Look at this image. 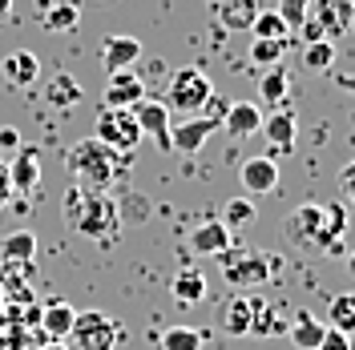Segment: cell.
I'll use <instances>...</instances> for the list:
<instances>
[{"instance_id": "obj_27", "label": "cell", "mask_w": 355, "mask_h": 350, "mask_svg": "<svg viewBox=\"0 0 355 350\" xmlns=\"http://www.w3.org/2000/svg\"><path fill=\"white\" fill-rule=\"evenodd\" d=\"M206 338L210 334L198 326H170V330H162V350H202Z\"/></svg>"}, {"instance_id": "obj_1", "label": "cell", "mask_w": 355, "mask_h": 350, "mask_svg": "<svg viewBox=\"0 0 355 350\" xmlns=\"http://www.w3.org/2000/svg\"><path fill=\"white\" fill-rule=\"evenodd\" d=\"M283 234L295 250H307V254H323V258L347 254L343 250L347 210L343 201H303L283 218Z\"/></svg>"}, {"instance_id": "obj_31", "label": "cell", "mask_w": 355, "mask_h": 350, "mask_svg": "<svg viewBox=\"0 0 355 350\" xmlns=\"http://www.w3.org/2000/svg\"><path fill=\"white\" fill-rule=\"evenodd\" d=\"M287 48H291L287 37H283V41H259V37H254V44H250V61L263 65V68H275L283 57H287Z\"/></svg>"}, {"instance_id": "obj_46", "label": "cell", "mask_w": 355, "mask_h": 350, "mask_svg": "<svg viewBox=\"0 0 355 350\" xmlns=\"http://www.w3.org/2000/svg\"><path fill=\"white\" fill-rule=\"evenodd\" d=\"M4 310H8V298H4V290H0V318H4Z\"/></svg>"}, {"instance_id": "obj_39", "label": "cell", "mask_w": 355, "mask_h": 350, "mask_svg": "<svg viewBox=\"0 0 355 350\" xmlns=\"http://www.w3.org/2000/svg\"><path fill=\"white\" fill-rule=\"evenodd\" d=\"M299 37H303V41H327V37H323V28H319V24H315V21H311V17H307V21H303V28H299Z\"/></svg>"}, {"instance_id": "obj_17", "label": "cell", "mask_w": 355, "mask_h": 350, "mask_svg": "<svg viewBox=\"0 0 355 350\" xmlns=\"http://www.w3.org/2000/svg\"><path fill=\"white\" fill-rule=\"evenodd\" d=\"M230 246H234V234L222 225V218L202 221L198 230L190 234V250H194V254H202V258H218L222 250H230Z\"/></svg>"}, {"instance_id": "obj_35", "label": "cell", "mask_w": 355, "mask_h": 350, "mask_svg": "<svg viewBox=\"0 0 355 350\" xmlns=\"http://www.w3.org/2000/svg\"><path fill=\"white\" fill-rule=\"evenodd\" d=\"M275 12L283 17V24H287L291 33H299L303 21H307V12H311V0H279V8H275Z\"/></svg>"}, {"instance_id": "obj_10", "label": "cell", "mask_w": 355, "mask_h": 350, "mask_svg": "<svg viewBox=\"0 0 355 350\" xmlns=\"http://www.w3.org/2000/svg\"><path fill=\"white\" fill-rule=\"evenodd\" d=\"M218 129L210 117H182L178 125H170V154H182V157H194L210 141V133Z\"/></svg>"}, {"instance_id": "obj_18", "label": "cell", "mask_w": 355, "mask_h": 350, "mask_svg": "<svg viewBox=\"0 0 355 350\" xmlns=\"http://www.w3.org/2000/svg\"><path fill=\"white\" fill-rule=\"evenodd\" d=\"M133 117H137V125H141V133H150V137H157V145L162 149H170V109L162 105V101H137L133 105Z\"/></svg>"}, {"instance_id": "obj_12", "label": "cell", "mask_w": 355, "mask_h": 350, "mask_svg": "<svg viewBox=\"0 0 355 350\" xmlns=\"http://www.w3.org/2000/svg\"><path fill=\"white\" fill-rule=\"evenodd\" d=\"M0 73L12 89H33L41 81V57L33 48H17V53L0 57Z\"/></svg>"}, {"instance_id": "obj_32", "label": "cell", "mask_w": 355, "mask_h": 350, "mask_svg": "<svg viewBox=\"0 0 355 350\" xmlns=\"http://www.w3.org/2000/svg\"><path fill=\"white\" fill-rule=\"evenodd\" d=\"M250 33H254L259 41H283L291 28L283 24V17H279L275 8H266V12L259 8V17H254V24H250Z\"/></svg>"}, {"instance_id": "obj_14", "label": "cell", "mask_w": 355, "mask_h": 350, "mask_svg": "<svg viewBox=\"0 0 355 350\" xmlns=\"http://www.w3.org/2000/svg\"><path fill=\"white\" fill-rule=\"evenodd\" d=\"M239 181H243V190L250 197L275 194L279 190V165H275V157H246L243 169H239Z\"/></svg>"}, {"instance_id": "obj_4", "label": "cell", "mask_w": 355, "mask_h": 350, "mask_svg": "<svg viewBox=\"0 0 355 350\" xmlns=\"http://www.w3.org/2000/svg\"><path fill=\"white\" fill-rule=\"evenodd\" d=\"M222 262V274H226V282L239 286V290H254V286H266L270 278H275V270H279V262L270 258V254H263V250H246V246H230V250H222L218 254Z\"/></svg>"}, {"instance_id": "obj_2", "label": "cell", "mask_w": 355, "mask_h": 350, "mask_svg": "<svg viewBox=\"0 0 355 350\" xmlns=\"http://www.w3.org/2000/svg\"><path fill=\"white\" fill-rule=\"evenodd\" d=\"M61 214L77 234L97 241H110L113 230L121 225V205L113 197H105V190H85V185L69 190L65 201H61Z\"/></svg>"}, {"instance_id": "obj_42", "label": "cell", "mask_w": 355, "mask_h": 350, "mask_svg": "<svg viewBox=\"0 0 355 350\" xmlns=\"http://www.w3.org/2000/svg\"><path fill=\"white\" fill-rule=\"evenodd\" d=\"M24 322L28 326H41V306H24Z\"/></svg>"}, {"instance_id": "obj_15", "label": "cell", "mask_w": 355, "mask_h": 350, "mask_svg": "<svg viewBox=\"0 0 355 350\" xmlns=\"http://www.w3.org/2000/svg\"><path fill=\"white\" fill-rule=\"evenodd\" d=\"M141 61V41L137 37H125V33H113L101 41V65L117 73V68H133Z\"/></svg>"}, {"instance_id": "obj_38", "label": "cell", "mask_w": 355, "mask_h": 350, "mask_svg": "<svg viewBox=\"0 0 355 350\" xmlns=\"http://www.w3.org/2000/svg\"><path fill=\"white\" fill-rule=\"evenodd\" d=\"M339 190L355 201V161H352V165H343V174H339Z\"/></svg>"}, {"instance_id": "obj_26", "label": "cell", "mask_w": 355, "mask_h": 350, "mask_svg": "<svg viewBox=\"0 0 355 350\" xmlns=\"http://www.w3.org/2000/svg\"><path fill=\"white\" fill-rule=\"evenodd\" d=\"M0 254L17 266H28L37 258V238H33L28 230H17V234H8V238L0 241Z\"/></svg>"}, {"instance_id": "obj_45", "label": "cell", "mask_w": 355, "mask_h": 350, "mask_svg": "<svg viewBox=\"0 0 355 350\" xmlns=\"http://www.w3.org/2000/svg\"><path fill=\"white\" fill-rule=\"evenodd\" d=\"M347 274H352V278H355V250H352V254H347Z\"/></svg>"}, {"instance_id": "obj_3", "label": "cell", "mask_w": 355, "mask_h": 350, "mask_svg": "<svg viewBox=\"0 0 355 350\" xmlns=\"http://www.w3.org/2000/svg\"><path fill=\"white\" fill-rule=\"evenodd\" d=\"M117 157L110 145H101L97 137H81L77 145H69L65 154V165L73 181L77 185H85V190H105L113 177H117Z\"/></svg>"}, {"instance_id": "obj_40", "label": "cell", "mask_w": 355, "mask_h": 350, "mask_svg": "<svg viewBox=\"0 0 355 350\" xmlns=\"http://www.w3.org/2000/svg\"><path fill=\"white\" fill-rule=\"evenodd\" d=\"M331 81L343 89V93H355V73H331Z\"/></svg>"}, {"instance_id": "obj_44", "label": "cell", "mask_w": 355, "mask_h": 350, "mask_svg": "<svg viewBox=\"0 0 355 350\" xmlns=\"http://www.w3.org/2000/svg\"><path fill=\"white\" fill-rule=\"evenodd\" d=\"M41 350H69V347H65V342H44Z\"/></svg>"}, {"instance_id": "obj_41", "label": "cell", "mask_w": 355, "mask_h": 350, "mask_svg": "<svg viewBox=\"0 0 355 350\" xmlns=\"http://www.w3.org/2000/svg\"><path fill=\"white\" fill-rule=\"evenodd\" d=\"M12 197V185H8V169H0V205Z\"/></svg>"}, {"instance_id": "obj_36", "label": "cell", "mask_w": 355, "mask_h": 350, "mask_svg": "<svg viewBox=\"0 0 355 350\" xmlns=\"http://www.w3.org/2000/svg\"><path fill=\"white\" fill-rule=\"evenodd\" d=\"M319 350H355L352 334H343V330H323V338H319Z\"/></svg>"}, {"instance_id": "obj_37", "label": "cell", "mask_w": 355, "mask_h": 350, "mask_svg": "<svg viewBox=\"0 0 355 350\" xmlns=\"http://www.w3.org/2000/svg\"><path fill=\"white\" fill-rule=\"evenodd\" d=\"M0 149H4V154H17V149H21V129L4 125V129H0Z\"/></svg>"}, {"instance_id": "obj_9", "label": "cell", "mask_w": 355, "mask_h": 350, "mask_svg": "<svg viewBox=\"0 0 355 350\" xmlns=\"http://www.w3.org/2000/svg\"><path fill=\"white\" fill-rule=\"evenodd\" d=\"M250 306H254L250 334H259V338H279V334H287V326H291V306L287 302H279V298H263V294H250Z\"/></svg>"}, {"instance_id": "obj_11", "label": "cell", "mask_w": 355, "mask_h": 350, "mask_svg": "<svg viewBox=\"0 0 355 350\" xmlns=\"http://www.w3.org/2000/svg\"><path fill=\"white\" fill-rule=\"evenodd\" d=\"M137 101H146V85L133 68H117L110 73V85H105V109H133Z\"/></svg>"}, {"instance_id": "obj_33", "label": "cell", "mask_w": 355, "mask_h": 350, "mask_svg": "<svg viewBox=\"0 0 355 350\" xmlns=\"http://www.w3.org/2000/svg\"><path fill=\"white\" fill-rule=\"evenodd\" d=\"M303 65H307L311 73H331V65H335V44L331 41H311L307 48H303Z\"/></svg>"}, {"instance_id": "obj_30", "label": "cell", "mask_w": 355, "mask_h": 350, "mask_svg": "<svg viewBox=\"0 0 355 350\" xmlns=\"http://www.w3.org/2000/svg\"><path fill=\"white\" fill-rule=\"evenodd\" d=\"M287 89H291V81H287V68L283 65L266 68L263 77H259V97H263L266 105H279V101L287 97Z\"/></svg>"}, {"instance_id": "obj_43", "label": "cell", "mask_w": 355, "mask_h": 350, "mask_svg": "<svg viewBox=\"0 0 355 350\" xmlns=\"http://www.w3.org/2000/svg\"><path fill=\"white\" fill-rule=\"evenodd\" d=\"M8 12H12V0H0V21H4Z\"/></svg>"}, {"instance_id": "obj_29", "label": "cell", "mask_w": 355, "mask_h": 350, "mask_svg": "<svg viewBox=\"0 0 355 350\" xmlns=\"http://www.w3.org/2000/svg\"><path fill=\"white\" fill-rule=\"evenodd\" d=\"M259 218V210H254V201L250 197H230L226 201V210H222V225L234 234V230H246L250 221Z\"/></svg>"}, {"instance_id": "obj_25", "label": "cell", "mask_w": 355, "mask_h": 350, "mask_svg": "<svg viewBox=\"0 0 355 350\" xmlns=\"http://www.w3.org/2000/svg\"><path fill=\"white\" fill-rule=\"evenodd\" d=\"M44 101H49L53 109H73V105L81 101V85H77L69 73H57V77L44 85Z\"/></svg>"}, {"instance_id": "obj_24", "label": "cell", "mask_w": 355, "mask_h": 350, "mask_svg": "<svg viewBox=\"0 0 355 350\" xmlns=\"http://www.w3.org/2000/svg\"><path fill=\"white\" fill-rule=\"evenodd\" d=\"M170 294H174V302H182V306H194V302H202V298H206V274H202V270H194V266L178 270L174 282H170Z\"/></svg>"}, {"instance_id": "obj_47", "label": "cell", "mask_w": 355, "mask_h": 350, "mask_svg": "<svg viewBox=\"0 0 355 350\" xmlns=\"http://www.w3.org/2000/svg\"><path fill=\"white\" fill-rule=\"evenodd\" d=\"M352 8H355V0H352ZM352 33H355V21H352Z\"/></svg>"}, {"instance_id": "obj_21", "label": "cell", "mask_w": 355, "mask_h": 350, "mask_svg": "<svg viewBox=\"0 0 355 350\" xmlns=\"http://www.w3.org/2000/svg\"><path fill=\"white\" fill-rule=\"evenodd\" d=\"M323 322L311 314V310H291V326H287V334H291V342L299 350H319V338H323Z\"/></svg>"}, {"instance_id": "obj_8", "label": "cell", "mask_w": 355, "mask_h": 350, "mask_svg": "<svg viewBox=\"0 0 355 350\" xmlns=\"http://www.w3.org/2000/svg\"><path fill=\"white\" fill-rule=\"evenodd\" d=\"M311 21L323 28V37L327 41H339V37H347L352 33V21H355V8L352 0H311Z\"/></svg>"}, {"instance_id": "obj_28", "label": "cell", "mask_w": 355, "mask_h": 350, "mask_svg": "<svg viewBox=\"0 0 355 350\" xmlns=\"http://www.w3.org/2000/svg\"><path fill=\"white\" fill-rule=\"evenodd\" d=\"M327 326L355 334V294H335L331 306H327Z\"/></svg>"}, {"instance_id": "obj_34", "label": "cell", "mask_w": 355, "mask_h": 350, "mask_svg": "<svg viewBox=\"0 0 355 350\" xmlns=\"http://www.w3.org/2000/svg\"><path fill=\"white\" fill-rule=\"evenodd\" d=\"M77 21H81V8L77 4H57V8L44 12V28L49 33H69V28H77Z\"/></svg>"}, {"instance_id": "obj_13", "label": "cell", "mask_w": 355, "mask_h": 350, "mask_svg": "<svg viewBox=\"0 0 355 350\" xmlns=\"http://www.w3.org/2000/svg\"><path fill=\"white\" fill-rule=\"evenodd\" d=\"M4 169H8V185H12V194H33V190L41 185V154L28 149V145H21Z\"/></svg>"}, {"instance_id": "obj_19", "label": "cell", "mask_w": 355, "mask_h": 350, "mask_svg": "<svg viewBox=\"0 0 355 350\" xmlns=\"http://www.w3.org/2000/svg\"><path fill=\"white\" fill-rule=\"evenodd\" d=\"M270 141V149L275 154H283V149H291L295 145V137H299V117L291 109H275L270 117H263V129H259Z\"/></svg>"}, {"instance_id": "obj_7", "label": "cell", "mask_w": 355, "mask_h": 350, "mask_svg": "<svg viewBox=\"0 0 355 350\" xmlns=\"http://www.w3.org/2000/svg\"><path fill=\"white\" fill-rule=\"evenodd\" d=\"M93 137H97L101 145H110L113 154H133L146 133L137 125L133 109H105L97 117V133H93Z\"/></svg>"}, {"instance_id": "obj_5", "label": "cell", "mask_w": 355, "mask_h": 350, "mask_svg": "<svg viewBox=\"0 0 355 350\" xmlns=\"http://www.w3.org/2000/svg\"><path fill=\"white\" fill-rule=\"evenodd\" d=\"M214 97V85L202 68H178L170 77V89H166V109L178 113V117H202L206 101Z\"/></svg>"}, {"instance_id": "obj_20", "label": "cell", "mask_w": 355, "mask_h": 350, "mask_svg": "<svg viewBox=\"0 0 355 350\" xmlns=\"http://www.w3.org/2000/svg\"><path fill=\"white\" fill-rule=\"evenodd\" d=\"M214 17L230 33H250V24L259 17V0H214Z\"/></svg>"}, {"instance_id": "obj_23", "label": "cell", "mask_w": 355, "mask_h": 350, "mask_svg": "<svg viewBox=\"0 0 355 350\" xmlns=\"http://www.w3.org/2000/svg\"><path fill=\"white\" fill-rule=\"evenodd\" d=\"M73 318H77V306L69 302H49L41 310V330L49 334V342H65L69 330H73Z\"/></svg>"}, {"instance_id": "obj_22", "label": "cell", "mask_w": 355, "mask_h": 350, "mask_svg": "<svg viewBox=\"0 0 355 350\" xmlns=\"http://www.w3.org/2000/svg\"><path fill=\"white\" fill-rule=\"evenodd\" d=\"M250 318H254V306H250V294H234L226 306H222V330L230 334V338H243L250 334Z\"/></svg>"}, {"instance_id": "obj_6", "label": "cell", "mask_w": 355, "mask_h": 350, "mask_svg": "<svg viewBox=\"0 0 355 350\" xmlns=\"http://www.w3.org/2000/svg\"><path fill=\"white\" fill-rule=\"evenodd\" d=\"M117 338H121V326L105 310H77L73 330H69V347L73 350H113Z\"/></svg>"}, {"instance_id": "obj_16", "label": "cell", "mask_w": 355, "mask_h": 350, "mask_svg": "<svg viewBox=\"0 0 355 350\" xmlns=\"http://www.w3.org/2000/svg\"><path fill=\"white\" fill-rule=\"evenodd\" d=\"M222 129L230 133V137H254V133L263 129V109L254 105V101H234V105H226L222 113Z\"/></svg>"}]
</instances>
